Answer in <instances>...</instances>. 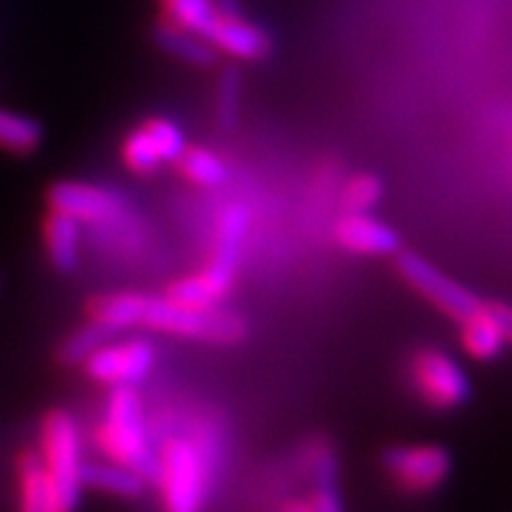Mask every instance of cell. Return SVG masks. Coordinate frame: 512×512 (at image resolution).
Wrapping results in <instances>:
<instances>
[{"mask_svg": "<svg viewBox=\"0 0 512 512\" xmlns=\"http://www.w3.org/2000/svg\"><path fill=\"white\" fill-rule=\"evenodd\" d=\"M81 484L84 489H97L110 497L139 499L147 492L149 481L134 468L123 463H84L81 465Z\"/></svg>", "mask_w": 512, "mask_h": 512, "instance_id": "cell-16", "label": "cell"}, {"mask_svg": "<svg viewBox=\"0 0 512 512\" xmlns=\"http://www.w3.org/2000/svg\"><path fill=\"white\" fill-rule=\"evenodd\" d=\"M123 162L136 176H149V173H155L162 165L155 147L149 142V136L144 134V128H134L126 136V142H123Z\"/></svg>", "mask_w": 512, "mask_h": 512, "instance_id": "cell-26", "label": "cell"}, {"mask_svg": "<svg viewBox=\"0 0 512 512\" xmlns=\"http://www.w3.org/2000/svg\"><path fill=\"white\" fill-rule=\"evenodd\" d=\"M220 16H241V0H212Z\"/></svg>", "mask_w": 512, "mask_h": 512, "instance_id": "cell-28", "label": "cell"}, {"mask_svg": "<svg viewBox=\"0 0 512 512\" xmlns=\"http://www.w3.org/2000/svg\"><path fill=\"white\" fill-rule=\"evenodd\" d=\"M157 361L155 345L147 337H134L123 343L102 345L100 351L84 361V371L89 379H95L108 387H136L152 374Z\"/></svg>", "mask_w": 512, "mask_h": 512, "instance_id": "cell-8", "label": "cell"}, {"mask_svg": "<svg viewBox=\"0 0 512 512\" xmlns=\"http://www.w3.org/2000/svg\"><path fill=\"white\" fill-rule=\"evenodd\" d=\"M165 512H204L209 494L207 455L194 439L170 437L160 452V476Z\"/></svg>", "mask_w": 512, "mask_h": 512, "instance_id": "cell-4", "label": "cell"}, {"mask_svg": "<svg viewBox=\"0 0 512 512\" xmlns=\"http://www.w3.org/2000/svg\"><path fill=\"white\" fill-rule=\"evenodd\" d=\"M162 6H165V21L189 29L199 37H207L209 29L220 19L212 0H162Z\"/></svg>", "mask_w": 512, "mask_h": 512, "instance_id": "cell-21", "label": "cell"}, {"mask_svg": "<svg viewBox=\"0 0 512 512\" xmlns=\"http://www.w3.org/2000/svg\"><path fill=\"white\" fill-rule=\"evenodd\" d=\"M335 238L343 249L364 256H395L400 251V243H403L398 230L374 220L369 212L366 215H351L348 212L337 223Z\"/></svg>", "mask_w": 512, "mask_h": 512, "instance_id": "cell-11", "label": "cell"}, {"mask_svg": "<svg viewBox=\"0 0 512 512\" xmlns=\"http://www.w3.org/2000/svg\"><path fill=\"white\" fill-rule=\"evenodd\" d=\"M152 40H155V45L162 53L173 55L176 61L186 63V66L212 68L220 63V50L207 37H199V34L189 32V29L170 24V21H160L152 29Z\"/></svg>", "mask_w": 512, "mask_h": 512, "instance_id": "cell-13", "label": "cell"}, {"mask_svg": "<svg viewBox=\"0 0 512 512\" xmlns=\"http://www.w3.org/2000/svg\"><path fill=\"white\" fill-rule=\"evenodd\" d=\"M16 471H19V512H58L55 489L40 452H21Z\"/></svg>", "mask_w": 512, "mask_h": 512, "instance_id": "cell-14", "label": "cell"}, {"mask_svg": "<svg viewBox=\"0 0 512 512\" xmlns=\"http://www.w3.org/2000/svg\"><path fill=\"white\" fill-rule=\"evenodd\" d=\"M207 40L220 55H233L236 61H262L272 50L270 34L241 16H220L209 29Z\"/></svg>", "mask_w": 512, "mask_h": 512, "instance_id": "cell-12", "label": "cell"}, {"mask_svg": "<svg viewBox=\"0 0 512 512\" xmlns=\"http://www.w3.org/2000/svg\"><path fill=\"white\" fill-rule=\"evenodd\" d=\"M246 228H249V212L241 204H230L220 223V241L207 270L176 280L165 296L176 304L194 306V309H215L233 288Z\"/></svg>", "mask_w": 512, "mask_h": 512, "instance_id": "cell-1", "label": "cell"}, {"mask_svg": "<svg viewBox=\"0 0 512 512\" xmlns=\"http://www.w3.org/2000/svg\"><path fill=\"white\" fill-rule=\"evenodd\" d=\"M178 168L189 181L199 183V186H207V189H217L228 181V168L225 162L212 152V149L204 147H186L181 157H178Z\"/></svg>", "mask_w": 512, "mask_h": 512, "instance_id": "cell-22", "label": "cell"}, {"mask_svg": "<svg viewBox=\"0 0 512 512\" xmlns=\"http://www.w3.org/2000/svg\"><path fill=\"white\" fill-rule=\"evenodd\" d=\"M489 311H492V317L497 319V324L505 332L507 343H512V306L507 304H489Z\"/></svg>", "mask_w": 512, "mask_h": 512, "instance_id": "cell-27", "label": "cell"}, {"mask_svg": "<svg viewBox=\"0 0 512 512\" xmlns=\"http://www.w3.org/2000/svg\"><path fill=\"white\" fill-rule=\"evenodd\" d=\"M48 204L53 212L74 217L76 223H105L123 209L118 194L79 181L53 183L48 189Z\"/></svg>", "mask_w": 512, "mask_h": 512, "instance_id": "cell-10", "label": "cell"}, {"mask_svg": "<svg viewBox=\"0 0 512 512\" xmlns=\"http://www.w3.org/2000/svg\"><path fill=\"white\" fill-rule=\"evenodd\" d=\"M460 343H463V351L468 353L476 361H494L505 353L507 337L502 332V327L497 324V319L492 317L489 306L473 314L465 322H460Z\"/></svg>", "mask_w": 512, "mask_h": 512, "instance_id": "cell-17", "label": "cell"}, {"mask_svg": "<svg viewBox=\"0 0 512 512\" xmlns=\"http://www.w3.org/2000/svg\"><path fill=\"white\" fill-rule=\"evenodd\" d=\"M311 512H345L340 499V484H337V455L332 447H319L311 458Z\"/></svg>", "mask_w": 512, "mask_h": 512, "instance_id": "cell-19", "label": "cell"}, {"mask_svg": "<svg viewBox=\"0 0 512 512\" xmlns=\"http://www.w3.org/2000/svg\"><path fill=\"white\" fill-rule=\"evenodd\" d=\"M100 445L115 463L134 468L149 484H155L160 476V452H155L149 439L136 387H113L100 426Z\"/></svg>", "mask_w": 512, "mask_h": 512, "instance_id": "cell-2", "label": "cell"}, {"mask_svg": "<svg viewBox=\"0 0 512 512\" xmlns=\"http://www.w3.org/2000/svg\"><path fill=\"white\" fill-rule=\"evenodd\" d=\"M113 337L115 332L110 327H105L97 319H89L87 324H81L79 330H74L63 340L55 358L61 366H81L92 353L100 351L102 345H108Z\"/></svg>", "mask_w": 512, "mask_h": 512, "instance_id": "cell-20", "label": "cell"}, {"mask_svg": "<svg viewBox=\"0 0 512 512\" xmlns=\"http://www.w3.org/2000/svg\"><path fill=\"white\" fill-rule=\"evenodd\" d=\"M42 463L55 489L58 512H76L81 505V442L74 416L55 408L42 421Z\"/></svg>", "mask_w": 512, "mask_h": 512, "instance_id": "cell-5", "label": "cell"}, {"mask_svg": "<svg viewBox=\"0 0 512 512\" xmlns=\"http://www.w3.org/2000/svg\"><path fill=\"white\" fill-rule=\"evenodd\" d=\"M144 134L149 136V142L155 147L160 162H178V157L186 152V134L181 131V126H176L168 118H149L144 123Z\"/></svg>", "mask_w": 512, "mask_h": 512, "instance_id": "cell-24", "label": "cell"}, {"mask_svg": "<svg viewBox=\"0 0 512 512\" xmlns=\"http://www.w3.org/2000/svg\"><path fill=\"white\" fill-rule=\"evenodd\" d=\"M45 251H48L50 264L55 272L61 275H74L79 270V254H81V223H76L74 217L53 212L45 217Z\"/></svg>", "mask_w": 512, "mask_h": 512, "instance_id": "cell-15", "label": "cell"}, {"mask_svg": "<svg viewBox=\"0 0 512 512\" xmlns=\"http://www.w3.org/2000/svg\"><path fill=\"white\" fill-rule=\"evenodd\" d=\"M398 272L416 293H421L426 301H432L439 311H445L447 317H452L455 322H465V319L473 317V314H479L486 306L481 304V298L476 296V293H471L468 288L455 283L452 277H447L445 272L437 270V267L421 254L398 251Z\"/></svg>", "mask_w": 512, "mask_h": 512, "instance_id": "cell-6", "label": "cell"}, {"mask_svg": "<svg viewBox=\"0 0 512 512\" xmlns=\"http://www.w3.org/2000/svg\"><path fill=\"white\" fill-rule=\"evenodd\" d=\"M283 512H311L309 499H293V502H288V505H285Z\"/></svg>", "mask_w": 512, "mask_h": 512, "instance_id": "cell-29", "label": "cell"}, {"mask_svg": "<svg viewBox=\"0 0 512 512\" xmlns=\"http://www.w3.org/2000/svg\"><path fill=\"white\" fill-rule=\"evenodd\" d=\"M384 183L374 173H358L348 181L343 191V204L351 215H366L371 209L382 202Z\"/></svg>", "mask_w": 512, "mask_h": 512, "instance_id": "cell-25", "label": "cell"}, {"mask_svg": "<svg viewBox=\"0 0 512 512\" xmlns=\"http://www.w3.org/2000/svg\"><path fill=\"white\" fill-rule=\"evenodd\" d=\"M382 468L405 492L426 494L447 481L452 458L439 445H398L382 452Z\"/></svg>", "mask_w": 512, "mask_h": 512, "instance_id": "cell-9", "label": "cell"}, {"mask_svg": "<svg viewBox=\"0 0 512 512\" xmlns=\"http://www.w3.org/2000/svg\"><path fill=\"white\" fill-rule=\"evenodd\" d=\"M45 142V126L32 115L0 108V149L11 155H34Z\"/></svg>", "mask_w": 512, "mask_h": 512, "instance_id": "cell-18", "label": "cell"}, {"mask_svg": "<svg viewBox=\"0 0 512 512\" xmlns=\"http://www.w3.org/2000/svg\"><path fill=\"white\" fill-rule=\"evenodd\" d=\"M215 95L217 126L230 131L238 123V113H241V71L236 66L223 68Z\"/></svg>", "mask_w": 512, "mask_h": 512, "instance_id": "cell-23", "label": "cell"}, {"mask_svg": "<svg viewBox=\"0 0 512 512\" xmlns=\"http://www.w3.org/2000/svg\"><path fill=\"white\" fill-rule=\"evenodd\" d=\"M413 384L426 405H434L439 411L460 408L471 400V379L463 366L452 356L434 348L418 351L413 356Z\"/></svg>", "mask_w": 512, "mask_h": 512, "instance_id": "cell-7", "label": "cell"}, {"mask_svg": "<svg viewBox=\"0 0 512 512\" xmlns=\"http://www.w3.org/2000/svg\"><path fill=\"white\" fill-rule=\"evenodd\" d=\"M136 327L217 345H233L246 337V322L230 311L194 309V306L176 304L168 296H147V293H139Z\"/></svg>", "mask_w": 512, "mask_h": 512, "instance_id": "cell-3", "label": "cell"}]
</instances>
